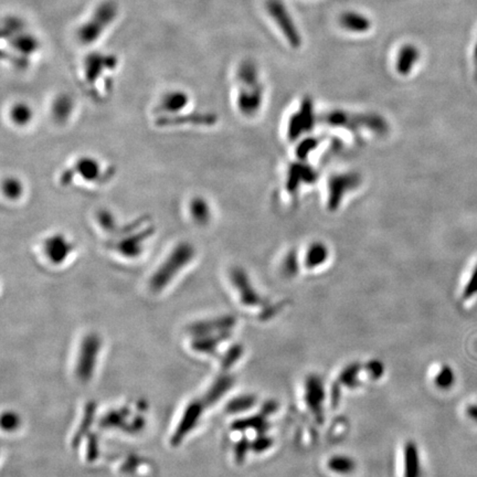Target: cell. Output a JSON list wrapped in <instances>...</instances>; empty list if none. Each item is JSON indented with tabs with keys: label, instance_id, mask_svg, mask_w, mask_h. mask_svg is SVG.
<instances>
[{
	"label": "cell",
	"instance_id": "4",
	"mask_svg": "<svg viewBox=\"0 0 477 477\" xmlns=\"http://www.w3.org/2000/svg\"><path fill=\"white\" fill-rule=\"evenodd\" d=\"M265 7L270 17L274 20L291 47L294 49L301 47V34L298 31V26L293 20L286 6L281 0H267Z\"/></svg>",
	"mask_w": 477,
	"mask_h": 477
},
{
	"label": "cell",
	"instance_id": "14",
	"mask_svg": "<svg viewBox=\"0 0 477 477\" xmlns=\"http://www.w3.org/2000/svg\"><path fill=\"white\" fill-rule=\"evenodd\" d=\"M404 477H420V457L418 448L413 442L404 446Z\"/></svg>",
	"mask_w": 477,
	"mask_h": 477
},
{
	"label": "cell",
	"instance_id": "18",
	"mask_svg": "<svg viewBox=\"0 0 477 477\" xmlns=\"http://www.w3.org/2000/svg\"><path fill=\"white\" fill-rule=\"evenodd\" d=\"M11 119L17 125H20V126L28 124L32 119L31 108L27 104H16L11 110Z\"/></svg>",
	"mask_w": 477,
	"mask_h": 477
},
{
	"label": "cell",
	"instance_id": "12",
	"mask_svg": "<svg viewBox=\"0 0 477 477\" xmlns=\"http://www.w3.org/2000/svg\"><path fill=\"white\" fill-rule=\"evenodd\" d=\"M340 26L347 31L355 32V34H364L372 28V22L368 17L362 13L356 11H348L340 16Z\"/></svg>",
	"mask_w": 477,
	"mask_h": 477
},
{
	"label": "cell",
	"instance_id": "16",
	"mask_svg": "<svg viewBox=\"0 0 477 477\" xmlns=\"http://www.w3.org/2000/svg\"><path fill=\"white\" fill-rule=\"evenodd\" d=\"M355 462L348 456L337 455L334 456L328 462V467L332 472L338 474H349L355 469Z\"/></svg>",
	"mask_w": 477,
	"mask_h": 477
},
{
	"label": "cell",
	"instance_id": "21",
	"mask_svg": "<svg viewBox=\"0 0 477 477\" xmlns=\"http://www.w3.org/2000/svg\"><path fill=\"white\" fill-rule=\"evenodd\" d=\"M359 370H360L359 365H351L340 374V381L347 387H355L358 381Z\"/></svg>",
	"mask_w": 477,
	"mask_h": 477
},
{
	"label": "cell",
	"instance_id": "10",
	"mask_svg": "<svg viewBox=\"0 0 477 477\" xmlns=\"http://www.w3.org/2000/svg\"><path fill=\"white\" fill-rule=\"evenodd\" d=\"M187 93L182 91H172L163 95L159 105L156 106L155 114L159 115H175L182 111L188 104Z\"/></svg>",
	"mask_w": 477,
	"mask_h": 477
},
{
	"label": "cell",
	"instance_id": "17",
	"mask_svg": "<svg viewBox=\"0 0 477 477\" xmlns=\"http://www.w3.org/2000/svg\"><path fill=\"white\" fill-rule=\"evenodd\" d=\"M72 106L73 104H72L71 98L68 95H61L53 104V115L58 121H66L71 113Z\"/></svg>",
	"mask_w": 477,
	"mask_h": 477
},
{
	"label": "cell",
	"instance_id": "23",
	"mask_svg": "<svg viewBox=\"0 0 477 477\" xmlns=\"http://www.w3.org/2000/svg\"><path fill=\"white\" fill-rule=\"evenodd\" d=\"M368 372H370L372 377L379 378L383 376V367L379 361H370L369 366H368Z\"/></svg>",
	"mask_w": 477,
	"mask_h": 477
},
{
	"label": "cell",
	"instance_id": "24",
	"mask_svg": "<svg viewBox=\"0 0 477 477\" xmlns=\"http://www.w3.org/2000/svg\"><path fill=\"white\" fill-rule=\"evenodd\" d=\"M271 444L272 442L271 440H270V439L264 438L262 439V440H260V443H258V444H256V448H258V450H265V448H269V446H271Z\"/></svg>",
	"mask_w": 477,
	"mask_h": 477
},
{
	"label": "cell",
	"instance_id": "15",
	"mask_svg": "<svg viewBox=\"0 0 477 477\" xmlns=\"http://www.w3.org/2000/svg\"><path fill=\"white\" fill-rule=\"evenodd\" d=\"M190 214L193 217V221L196 223L203 224L208 223L210 220V208H209L208 203L201 197H196L193 200L190 201Z\"/></svg>",
	"mask_w": 477,
	"mask_h": 477
},
{
	"label": "cell",
	"instance_id": "6",
	"mask_svg": "<svg viewBox=\"0 0 477 477\" xmlns=\"http://www.w3.org/2000/svg\"><path fill=\"white\" fill-rule=\"evenodd\" d=\"M79 175L82 179L87 182H98L101 178V165L98 161L92 157H81L73 166L64 170L60 176V184L62 186L69 185L70 182L74 179V176Z\"/></svg>",
	"mask_w": 477,
	"mask_h": 477
},
{
	"label": "cell",
	"instance_id": "1",
	"mask_svg": "<svg viewBox=\"0 0 477 477\" xmlns=\"http://www.w3.org/2000/svg\"><path fill=\"white\" fill-rule=\"evenodd\" d=\"M119 16V7L117 3L108 0L96 7L90 18L80 27L77 37L82 45H90L108 31Z\"/></svg>",
	"mask_w": 477,
	"mask_h": 477
},
{
	"label": "cell",
	"instance_id": "8",
	"mask_svg": "<svg viewBox=\"0 0 477 477\" xmlns=\"http://www.w3.org/2000/svg\"><path fill=\"white\" fill-rule=\"evenodd\" d=\"M117 57L111 54H103L102 52L94 53L87 56L85 59V79L87 83L94 85L102 75L105 70H114L117 68Z\"/></svg>",
	"mask_w": 477,
	"mask_h": 477
},
{
	"label": "cell",
	"instance_id": "19",
	"mask_svg": "<svg viewBox=\"0 0 477 477\" xmlns=\"http://www.w3.org/2000/svg\"><path fill=\"white\" fill-rule=\"evenodd\" d=\"M98 223L103 228L104 231L112 235H117L119 228H117V220L114 219L113 214L108 210L98 211Z\"/></svg>",
	"mask_w": 477,
	"mask_h": 477
},
{
	"label": "cell",
	"instance_id": "13",
	"mask_svg": "<svg viewBox=\"0 0 477 477\" xmlns=\"http://www.w3.org/2000/svg\"><path fill=\"white\" fill-rule=\"evenodd\" d=\"M419 58L420 51L416 45L411 43L404 45L399 51L398 59H397V71L404 75L410 73Z\"/></svg>",
	"mask_w": 477,
	"mask_h": 477
},
{
	"label": "cell",
	"instance_id": "22",
	"mask_svg": "<svg viewBox=\"0 0 477 477\" xmlns=\"http://www.w3.org/2000/svg\"><path fill=\"white\" fill-rule=\"evenodd\" d=\"M453 383V374H452V370L448 369V368H444V369L441 370L440 374H438L436 377V383H438L440 387L448 388V386H451Z\"/></svg>",
	"mask_w": 477,
	"mask_h": 477
},
{
	"label": "cell",
	"instance_id": "7",
	"mask_svg": "<svg viewBox=\"0 0 477 477\" xmlns=\"http://www.w3.org/2000/svg\"><path fill=\"white\" fill-rule=\"evenodd\" d=\"M217 122V117L212 113H191L187 115H159L155 123L159 127L182 126L190 124L197 126H210Z\"/></svg>",
	"mask_w": 477,
	"mask_h": 477
},
{
	"label": "cell",
	"instance_id": "9",
	"mask_svg": "<svg viewBox=\"0 0 477 477\" xmlns=\"http://www.w3.org/2000/svg\"><path fill=\"white\" fill-rule=\"evenodd\" d=\"M73 250V243L68 240L64 235H51L43 243L45 256L51 263H62Z\"/></svg>",
	"mask_w": 477,
	"mask_h": 477
},
{
	"label": "cell",
	"instance_id": "5",
	"mask_svg": "<svg viewBox=\"0 0 477 477\" xmlns=\"http://www.w3.org/2000/svg\"><path fill=\"white\" fill-rule=\"evenodd\" d=\"M154 233H155V227L149 226L145 229L140 230L138 233L134 231V233L123 235L119 240L110 243L108 247L126 258H138L142 254L144 243L148 237L154 235Z\"/></svg>",
	"mask_w": 477,
	"mask_h": 477
},
{
	"label": "cell",
	"instance_id": "2",
	"mask_svg": "<svg viewBox=\"0 0 477 477\" xmlns=\"http://www.w3.org/2000/svg\"><path fill=\"white\" fill-rule=\"evenodd\" d=\"M195 256L196 250L191 243H178L154 273L151 279L152 288L155 290L165 288L184 267L193 261Z\"/></svg>",
	"mask_w": 477,
	"mask_h": 477
},
{
	"label": "cell",
	"instance_id": "11",
	"mask_svg": "<svg viewBox=\"0 0 477 477\" xmlns=\"http://www.w3.org/2000/svg\"><path fill=\"white\" fill-rule=\"evenodd\" d=\"M306 401L311 408V412L321 419L323 416V401H324V386L322 380L315 376H311L306 380Z\"/></svg>",
	"mask_w": 477,
	"mask_h": 477
},
{
	"label": "cell",
	"instance_id": "3",
	"mask_svg": "<svg viewBox=\"0 0 477 477\" xmlns=\"http://www.w3.org/2000/svg\"><path fill=\"white\" fill-rule=\"evenodd\" d=\"M3 36H9V47L18 56V66L26 64L39 49L37 37L27 29L20 19L9 18L3 26Z\"/></svg>",
	"mask_w": 477,
	"mask_h": 477
},
{
	"label": "cell",
	"instance_id": "20",
	"mask_svg": "<svg viewBox=\"0 0 477 477\" xmlns=\"http://www.w3.org/2000/svg\"><path fill=\"white\" fill-rule=\"evenodd\" d=\"M22 184L16 178H8L3 182V193L9 199H18L22 193Z\"/></svg>",
	"mask_w": 477,
	"mask_h": 477
}]
</instances>
